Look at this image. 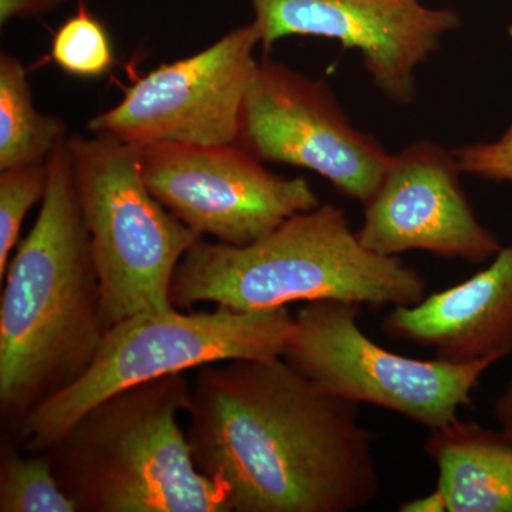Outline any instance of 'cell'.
<instances>
[{
    "label": "cell",
    "mask_w": 512,
    "mask_h": 512,
    "mask_svg": "<svg viewBox=\"0 0 512 512\" xmlns=\"http://www.w3.org/2000/svg\"><path fill=\"white\" fill-rule=\"evenodd\" d=\"M357 414L282 356L228 360L198 367L185 434L232 512H352L380 494Z\"/></svg>",
    "instance_id": "1"
},
{
    "label": "cell",
    "mask_w": 512,
    "mask_h": 512,
    "mask_svg": "<svg viewBox=\"0 0 512 512\" xmlns=\"http://www.w3.org/2000/svg\"><path fill=\"white\" fill-rule=\"evenodd\" d=\"M47 171L42 208L9 262L0 301V420L10 436L86 372L107 330L69 138Z\"/></svg>",
    "instance_id": "2"
},
{
    "label": "cell",
    "mask_w": 512,
    "mask_h": 512,
    "mask_svg": "<svg viewBox=\"0 0 512 512\" xmlns=\"http://www.w3.org/2000/svg\"><path fill=\"white\" fill-rule=\"evenodd\" d=\"M426 293L414 266L369 251L342 208L320 204L245 247L201 238L178 264L170 296L180 311L210 302L249 312L319 301L410 306Z\"/></svg>",
    "instance_id": "3"
},
{
    "label": "cell",
    "mask_w": 512,
    "mask_h": 512,
    "mask_svg": "<svg viewBox=\"0 0 512 512\" xmlns=\"http://www.w3.org/2000/svg\"><path fill=\"white\" fill-rule=\"evenodd\" d=\"M191 394L184 373L128 387L45 451L79 512H232L225 491L195 467L178 421Z\"/></svg>",
    "instance_id": "4"
},
{
    "label": "cell",
    "mask_w": 512,
    "mask_h": 512,
    "mask_svg": "<svg viewBox=\"0 0 512 512\" xmlns=\"http://www.w3.org/2000/svg\"><path fill=\"white\" fill-rule=\"evenodd\" d=\"M295 316L286 306L239 312H148L104 333L93 362L67 389L39 404L13 439L25 453H45L84 413L128 387L238 359L284 355Z\"/></svg>",
    "instance_id": "5"
},
{
    "label": "cell",
    "mask_w": 512,
    "mask_h": 512,
    "mask_svg": "<svg viewBox=\"0 0 512 512\" xmlns=\"http://www.w3.org/2000/svg\"><path fill=\"white\" fill-rule=\"evenodd\" d=\"M69 146L99 275L104 326L140 313L171 311L175 271L201 235L148 190L140 147L104 134L70 137Z\"/></svg>",
    "instance_id": "6"
},
{
    "label": "cell",
    "mask_w": 512,
    "mask_h": 512,
    "mask_svg": "<svg viewBox=\"0 0 512 512\" xmlns=\"http://www.w3.org/2000/svg\"><path fill=\"white\" fill-rule=\"evenodd\" d=\"M355 303H305L295 315L284 359L323 392L400 414L436 430L470 407L481 377L495 359L451 363L390 352L357 322Z\"/></svg>",
    "instance_id": "7"
},
{
    "label": "cell",
    "mask_w": 512,
    "mask_h": 512,
    "mask_svg": "<svg viewBox=\"0 0 512 512\" xmlns=\"http://www.w3.org/2000/svg\"><path fill=\"white\" fill-rule=\"evenodd\" d=\"M237 144L261 163L306 168L365 204L393 154L357 130L328 84L271 59L256 63Z\"/></svg>",
    "instance_id": "8"
},
{
    "label": "cell",
    "mask_w": 512,
    "mask_h": 512,
    "mask_svg": "<svg viewBox=\"0 0 512 512\" xmlns=\"http://www.w3.org/2000/svg\"><path fill=\"white\" fill-rule=\"evenodd\" d=\"M148 190L175 218L222 244L245 247L320 201L306 178H285L238 144L140 148Z\"/></svg>",
    "instance_id": "9"
},
{
    "label": "cell",
    "mask_w": 512,
    "mask_h": 512,
    "mask_svg": "<svg viewBox=\"0 0 512 512\" xmlns=\"http://www.w3.org/2000/svg\"><path fill=\"white\" fill-rule=\"evenodd\" d=\"M258 45L254 23L239 26L197 55L151 70L87 126L94 134L140 148L237 144Z\"/></svg>",
    "instance_id": "10"
},
{
    "label": "cell",
    "mask_w": 512,
    "mask_h": 512,
    "mask_svg": "<svg viewBox=\"0 0 512 512\" xmlns=\"http://www.w3.org/2000/svg\"><path fill=\"white\" fill-rule=\"evenodd\" d=\"M252 20L268 52L289 36L338 40L362 56L372 82L392 103L417 97L416 72L439 52L448 33L461 28L451 9L423 0H249Z\"/></svg>",
    "instance_id": "11"
},
{
    "label": "cell",
    "mask_w": 512,
    "mask_h": 512,
    "mask_svg": "<svg viewBox=\"0 0 512 512\" xmlns=\"http://www.w3.org/2000/svg\"><path fill=\"white\" fill-rule=\"evenodd\" d=\"M453 150L434 141H414L393 154L379 187L363 204V247L382 256L424 251L480 265L503 245L485 228L461 185Z\"/></svg>",
    "instance_id": "12"
},
{
    "label": "cell",
    "mask_w": 512,
    "mask_h": 512,
    "mask_svg": "<svg viewBox=\"0 0 512 512\" xmlns=\"http://www.w3.org/2000/svg\"><path fill=\"white\" fill-rule=\"evenodd\" d=\"M382 330L451 363L512 356V247L501 248L487 268L461 284L416 305L393 306Z\"/></svg>",
    "instance_id": "13"
},
{
    "label": "cell",
    "mask_w": 512,
    "mask_h": 512,
    "mask_svg": "<svg viewBox=\"0 0 512 512\" xmlns=\"http://www.w3.org/2000/svg\"><path fill=\"white\" fill-rule=\"evenodd\" d=\"M424 450L447 512H512V437L503 430L458 417L430 430Z\"/></svg>",
    "instance_id": "14"
},
{
    "label": "cell",
    "mask_w": 512,
    "mask_h": 512,
    "mask_svg": "<svg viewBox=\"0 0 512 512\" xmlns=\"http://www.w3.org/2000/svg\"><path fill=\"white\" fill-rule=\"evenodd\" d=\"M67 124L37 111L22 60L0 52V170L43 164L66 138Z\"/></svg>",
    "instance_id": "15"
},
{
    "label": "cell",
    "mask_w": 512,
    "mask_h": 512,
    "mask_svg": "<svg viewBox=\"0 0 512 512\" xmlns=\"http://www.w3.org/2000/svg\"><path fill=\"white\" fill-rule=\"evenodd\" d=\"M23 450L13 436L0 444V512H79L57 483L46 453Z\"/></svg>",
    "instance_id": "16"
},
{
    "label": "cell",
    "mask_w": 512,
    "mask_h": 512,
    "mask_svg": "<svg viewBox=\"0 0 512 512\" xmlns=\"http://www.w3.org/2000/svg\"><path fill=\"white\" fill-rule=\"evenodd\" d=\"M50 56L64 73L84 79L104 76L114 64L109 33L82 2L57 30Z\"/></svg>",
    "instance_id": "17"
},
{
    "label": "cell",
    "mask_w": 512,
    "mask_h": 512,
    "mask_svg": "<svg viewBox=\"0 0 512 512\" xmlns=\"http://www.w3.org/2000/svg\"><path fill=\"white\" fill-rule=\"evenodd\" d=\"M49 181L43 164L0 170V279L5 278L12 249L18 244L26 214L43 201Z\"/></svg>",
    "instance_id": "18"
},
{
    "label": "cell",
    "mask_w": 512,
    "mask_h": 512,
    "mask_svg": "<svg viewBox=\"0 0 512 512\" xmlns=\"http://www.w3.org/2000/svg\"><path fill=\"white\" fill-rule=\"evenodd\" d=\"M512 45V26L510 28ZM461 173L488 181L512 183V123L498 140L453 150Z\"/></svg>",
    "instance_id": "19"
},
{
    "label": "cell",
    "mask_w": 512,
    "mask_h": 512,
    "mask_svg": "<svg viewBox=\"0 0 512 512\" xmlns=\"http://www.w3.org/2000/svg\"><path fill=\"white\" fill-rule=\"evenodd\" d=\"M69 0H0V25L5 26L13 19H33L57 8Z\"/></svg>",
    "instance_id": "20"
},
{
    "label": "cell",
    "mask_w": 512,
    "mask_h": 512,
    "mask_svg": "<svg viewBox=\"0 0 512 512\" xmlns=\"http://www.w3.org/2000/svg\"><path fill=\"white\" fill-rule=\"evenodd\" d=\"M494 417L500 424L501 430L512 437V375L494 404Z\"/></svg>",
    "instance_id": "21"
},
{
    "label": "cell",
    "mask_w": 512,
    "mask_h": 512,
    "mask_svg": "<svg viewBox=\"0 0 512 512\" xmlns=\"http://www.w3.org/2000/svg\"><path fill=\"white\" fill-rule=\"evenodd\" d=\"M399 511L402 512H447L446 503L439 491H431L430 494L423 497L413 498L400 505Z\"/></svg>",
    "instance_id": "22"
}]
</instances>
